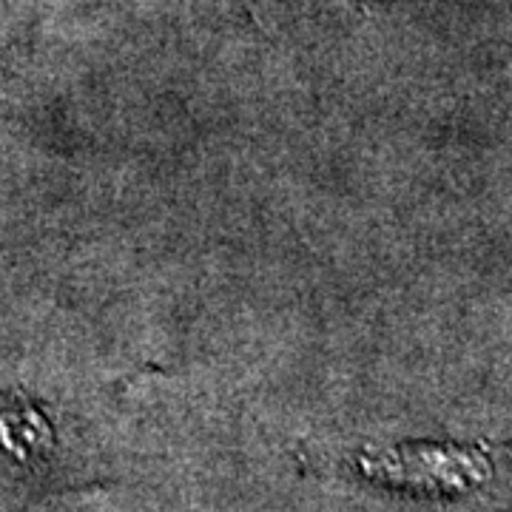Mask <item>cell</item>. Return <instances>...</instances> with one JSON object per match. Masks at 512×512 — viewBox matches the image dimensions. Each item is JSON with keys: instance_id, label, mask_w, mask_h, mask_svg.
I'll use <instances>...</instances> for the list:
<instances>
[{"instance_id": "obj_1", "label": "cell", "mask_w": 512, "mask_h": 512, "mask_svg": "<svg viewBox=\"0 0 512 512\" xmlns=\"http://www.w3.org/2000/svg\"><path fill=\"white\" fill-rule=\"evenodd\" d=\"M367 476L419 493H464L490 476V458L481 447L461 444H402L390 453L365 458Z\"/></svg>"}]
</instances>
